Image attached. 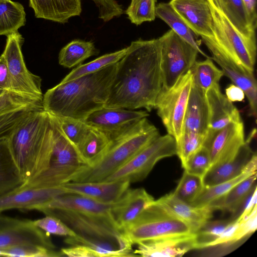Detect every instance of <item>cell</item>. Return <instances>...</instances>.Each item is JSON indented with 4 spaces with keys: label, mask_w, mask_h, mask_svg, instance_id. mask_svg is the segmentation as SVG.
<instances>
[{
    "label": "cell",
    "mask_w": 257,
    "mask_h": 257,
    "mask_svg": "<svg viewBox=\"0 0 257 257\" xmlns=\"http://www.w3.org/2000/svg\"><path fill=\"white\" fill-rule=\"evenodd\" d=\"M257 156L255 153L249 161L247 168L239 175L227 181L207 187H204L190 204L197 207L208 206L210 203L221 197L234 186L247 177L256 173Z\"/></svg>",
    "instance_id": "31"
},
{
    "label": "cell",
    "mask_w": 257,
    "mask_h": 257,
    "mask_svg": "<svg viewBox=\"0 0 257 257\" xmlns=\"http://www.w3.org/2000/svg\"><path fill=\"white\" fill-rule=\"evenodd\" d=\"M98 11V18L107 22L124 14L123 6L116 0H92Z\"/></svg>",
    "instance_id": "47"
},
{
    "label": "cell",
    "mask_w": 257,
    "mask_h": 257,
    "mask_svg": "<svg viewBox=\"0 0 257 257\" xmlns=\"http://www.w3.org/2000/svg\"><path fill=\"white\" fill-rule=\"evenodd\" d=\"M201 38L211 54L212 59L221 67L224 75L244 91L248 101L250 114L256 119L257 85L253 73L237 64L206 38Z\"/></svg>",
    "instance_id": "15"
},
{
    "label": "cell",
    "mask_w": 257,
    "mask_h": 257,
    "mask_svg": "<svg viewBox=\"0 0 257 257\" xmlns=\"http://www.w3.org/2000/svg\"><path fill=\"white\" fill-rule=\"evenodd\" d=\"M190 70L193 83L205 93L215 84H219L224 75L223 71L215 65L210 58L196 62Z\"/></svg>",
    "instance_id": "36"
},
{
    "label": "cell",
    "mask_w": 257,
    "mask_h": 257,
    "mask_svg": "<svg viewBox=\"0 0 257 257\" xmlns=\"http://www.w3.org/2000/svg\"><path fill=\"white\" fill-rule=\"evenodd\" d=\"M2 55L7 67L11 90L33 99L43 101L41 78L27 69L22 52L24 42L18 32L8 35Z\"/></svg>",
    "instance_id": "10"
},
{
    "label": "cell",
    "mask_w": 257,
    "mask_h": 257,
    "mask_svg": "<svg viewBox=\"0 0 257 257\" xmlns=\"http://www.w3.org/2000/svg\"><path fill=\"white\" fill-rule=\"evenodd\" d=\"M3 256L23 257H55L64 256L61 251L34 245L13 246L1 249Z\"/></svg>",
    "instance_id": "44"
},
{
    "label": "cell",
    "mask_w": 257,
    "mask_h": 257,
    "mask_svg": "<svg viewBox=\"0 0 257 257\" xmlns=\"http://www.w3.org/2000/svg\"><path fill=\"white\" fill-rule=\"evenodd\" d=\"M8 139L25 184L46 171L53 143L51 119L48 112L43 109L32 111Z\"/></svg>",
    "instance_id": "3"
},
{
    "label": "cell",
    "mask_w": 257,
    "mask_h": 257,
    "mask_svg": "<svg viewBox=\"0 0 257 257\" xmlns=\"http://www.w3.org/2000/svg\"><path fill=\"white\" fill-rule=\"evenodd\" d=\"M174 155H176L174 138L169 134L160 135L103 181L123 180L134 183L142 181L158 161Z\"/></svg>",
    "instance_id": "11"
},
{
    "label": "cell",
    "mask_w": 257,
    "mask_h": 257,
    "mask_svg": "<svg viewBox=\"0 0 257 257\" xmlns=\"http://www.w3.org/2000/svg\"><path fill=\"white\" fill-rule=\"evenodd\" d=\"M149 115L146 111L103 107L90 113L83 121L109 135Z\"/></svg>",
    "instance_id": "19"
},
{
    "label": "cell",
    "mask_w": 257,
    "mask_h": 257,
    "mask_svg": "<svg viewBox=\"0 0 257 257\" xmlns=\"http://www.w3.org/2000/svg\"><path fill=\"white\" fill-rule=\"evenodd\" d=\"M242 1L252 24L256 28V0H242Z\"/></svg>",
    "instance_id": "50"
},
{
    "label": "cell",
    "mask_w": 257,
    "mask_h": 257,
    "mask_svg": "<svg viewBox=\"0 0 257 257\" xmlns=\"http://www.w3.org/2000/svg\"><path fill=\"white\" fill-rule=\"evenodd\" d=\"M155 202L172 215L190 226L194 233L212 216L214 210L209 205L197 207L177 198L173 192L167 194Z\"/></svg>",
    "instance_id": "23"
},
{
    "label": "cell",
    "mask_w": 257,
    "mask_h": 257,
    "mask_svg": "<svg viewBox=\"0 0 257 257\" xmlns=\"http://www.w3.org/2000/svg\"><path fill=\"white\" fill-rule=\"evenodd\" d=\"M245 143L244 124L241 120L207 133L203 146L208 150L213 166L233 160Z\"/></svg>",
    "instance_id": "14"
},
{
    "label": "cell",
    "mask_w": 257,
    "mask_h": 257,
    "mask_svg": "<svg viewBox=\"0 0 257 257\" xmlns=\"http://www.w3.org/2000/svg\"><path fill=\"white\" fill-rule=\"evenodd\" d=\"M43 109L37 106H24L0 114V140L8 138L18 124L30 112Z\"/></svg>",
    "instance_id": "42"
},
{
    "label": "cell",
    "mask_w": 257,
    "mask_h": 257,
    "mask_svg": "<svg viewBox=\"0 0 257 257\" xmlns=\"http://www.w3.org/2000/svg\"><path fill=\"white\" fill-rule=\"evenodd\" d=\"M25 22L26 13L22 4L11 0L0 2V35L18 32Z\"/></svg>",
    "instance_id": "35"
},
{
    "label": "cell",
    "mask_w": 257,
    "mask_h": 257,
    "mask_svg": "<svg viewBox=\"0 0 257 257\" xmlns=\"http://www.w3.org/2000/svg\"><path fill=\"white\" fill-rule=\"evenodd\" d=\"M26 245L56 249L50 234L35 226L32 220L19 219L0 213V249Z\"/></svg>",
    "instance_id": "13"
},
{
    "label": "cell",
    "mask_w": 257,
    "mask_h": 257,
    "mask_svg": "<svg viewBox=\"0 0 257 257\" xmlns=\"http://www.w3.org/2000/svg\"><path fill=\"white\" fill-rule=\"evenodd\" d=\"M223 13L244 36L255 39L256 27L252 24L242 0H217Z\"/></svg>",
    "instance_id": "33"
},
{
    "label": "cell",
    "mask_w": 257,
    "mask_h": 257,
    "mask_svg": "<svg viewBox=\"0 0 257 257\" xmlns=\"http://www.w3.org/2000/svg\"><path fill=\"white\" fill-rule=\"evenodd\" d=\"M213 19V36L205 37L246 70L253 73L256 56V38L241 34L223 13L217 0H207Z\"/></svg>",
    "instance_id": "7"
},
{
    "label": "cell",
    "mask_w": 257,
    "mask_h": 257,
    "mask_svg": "<svg viewBox=\"0 0 257 257\" xmlns=\"http://www.w3.org/2000/svg\"><path fill=\"white\" fill-rule=\"evenodd\" d=\"M137 244L134 254L144 257H180L197 247L195 233L147 240Z\"/></svg>",
    "instance_id": "20"
},
{
    "label": "cell",
    "mask_w": 257,
    "mask_h": 257,
    "mask_svg": "<svg viewBox=\"0 0 257 257\" xmlns=\"http://www.w3.org/2000/svg\"><path fill=\"white\" fill-rule=\"evenodd\" d=\"M206 137V135L199 133L183 132L176 141V155L182 167L192 155L203 147Z\"/></svg>",
    "instance_id": "38"
},
{
    "label": "cell",
    "mask_w": 257,
    "mask_h": 257,
    "mask_svg": "<svg viewBox=\"0 0 257 257\" xmlns=\"http://www.w3.org/2000/svg\"><path fill=\"white\" fill-rule=\"evenodd\" d=\"M211 166L209 153L203 146L188 159L182 168L184 171L202 178Z\"/></svg>",
    "instance_id": "45"
},
{
    "label": "cell",
    "mask_w": 257,
    "mask_h": 257,
    "mask_svg": "<svg viewBox=\"0 0 257 257\" xmlns=\"http://www.w3.org/2000/svg\"><path fill=\"white\" fill-rule=\"evenodd\" d=\"M127 47L115 52L104 54L95 60L80 65L73 69L61 82L72 80L87 74L96 72L105 67L118 62L125 54Z\"/></svg>",
    "instance_id": "37"
},
{
    "label": "cell",
    "mask_w": 257,
    "mask_h": 257,
    "mask_svg": "<svg viewBox=\"0 0 257 257\" xmlns=\"http://www.w3.org/2000/svg\"><path fill=\"white\" fill-rule=\"evenodd\" d=\"M117 63L72 80L60 82L43 95L44 110L59 117L83 121L105 106Z\"/></svg>",
    "instance_id": "2"
},
{
    "label": "cell",
    "mask_w": 257,
    "mask_h": 257,
    "mask_svg": "<svg viewBox=\"0 0 257 257\" xmlns=\"http://www.w3.org/2000/svg\"><path fill=\"white\" fill-rule=\"evenodd\" d=\"M254 153L249 143L245 141L233 160L210 168L202 178L204 187L227 181L239 175L247 168Z\"/></svg>",
    "instance_id": "24"
},
{
    "label": "cell",
    "mask_w": 257,
    "mask_h": 257,
    "mask_svg": "<svg viewBox=\"0 0 257 257\" xmlns=\"http://www.w3.org/2000/svg\"><path fill=\"white\" fill-rule=\"evenodd\" d=\"M157 0H131L124 11L127 18L132 24L139 26L145 22H152L156 18Z\"/></svg>",
    "instance_id": "39"
},
{
    "label": "cell",
    "mask_w": 257,
    "mask_h": 257,
    "mask_svg": "<svg viewBox=\"0 0 257 257\" xmlns=\"http://www.w3.org/2000/svg\"><path fill=\"white\" fill-rule=\"evenodd\" d=\"M55 117L64 135L75 147L84 139L91 127L82 120Z\"/></svg>",
    "instance_id": "43"
},
{
    "label": "cell",
    "mask_w": 257,
    "mask_h": 257,
    "mask_svg": "<svg viewBox=\"0 0 257 257\" xmlns=\"http://www.w3.org/2000/svg\"><path fill=\"white\" fill-rule=\"evenodd\" d=\"M159 136L147 117L108 135L110 145L102 159L92 166L82 165L70 182L103 181Z\"/></svg>",
    "instance_id": "4"
},
{
    "label": "cell",
    "mask_w": 257,
    "mask_h": 257,
    "mask_svg": "<svg viewBox=\"0 0 257 257\" xmlns=\"http://www.w3.org/2000/svg\"><path fill=\"white\" fill-rule=\"evenodd\" d=\"M193 76L191 70L179 77L168 89L162 88L157 96L154 109L161 119L168 134L177 140L183 132L184 119Z\"/></svg>",
    "instance_id": "9"
},
{
    "label": "cell",
    "mask_w": 257,
    "mask_h": 257,
    "mask_svg": "<svg viewBox=\"0 0 257 257\" xmlns=\"http://www.w3.org/2000/svg\"><path fill=\"white\" fill-rule=\"evenodd\" d=\"M13 92L9 82L7 67L4 58L0 56V98L6 94Z\"/></svg>",
    "instance_id": "48"
},
{
    "label": "cell",
    "mask_w": 257,
    "mask_h": 257,
    "mask_svg": "<svg viewBox=\"0 0 257 257\" xmlns=\"http://www.w3.org/2000/svg\"><path fill=\"white\" fill-rule=\"evenodd\" d=\"M159 38L161 43L162 88L168 89L191 69L199 52L171 29Z\"/></svg>",
    "instance_id": "12"
},
{
    "label": "cell",
    "mask_w": 257,
    "mask_h": 257,
    "mask_svg": "<svg viewBox=\"0 0 257 257\" xmlns=\"http://www.w3.org/2000/svg\"><path fill=\"white\" fill-rule=\"evenodd\" d=\"M154 200L143 188H128L116 202L112 204L111 217L118 229L123 231Z\"/></svg>",
    "instance_id": "16"
},
{
    "label": "cell",
    "mask_w": 257,
    "mask_h": 257,
    "mask_svg": "<svg viewBox=\"0 0 257 257\" xmlns=\"http://www.w3.org/2000/svg\"><path fill=\"white\" fill-rule=\"evenodd\" d=\"M209 111L207 133L217 131L232 122L241 120L239 111L216 84L205 93Z\"/></svg>",
    "instance_id": "22"
},
{
    "label": "cell",
    "mask_w": 257,
    "mask_h": 257,
    "mask_svg": "<svg viewBox=\"0 0 257 257\" xmlns=\"http://www.w3.org/2000/svg\"><path fill=\"white\" fill-rule=\"evenodd\" d=\"M50 115L53 143L48 167L20 189L59 186L70 182L72 176L83 165L76 147L64 135L56 117Z\"/></svg>",
    "instance_id": "5"
},
{
    "label": "cell",
    "mask_w": 257,
    "mask_h": 257,
    "mask_svg": "<svg viewBox=\"0 0 257 257\" xmlns=\"http://www.w3.org/2000/svg\"><path fill=\"white\" fill-rule=\"evenodd\" d=\"M0 256H3V251L1 249H0Z\"/></svg>",
    "instance_id": "51"
},
{
    "label": "cell",
    "mask_w": 257,
    "mask_h": 257,
    "mask_svg": "<svg viewBox=\"0 0 257 257\" xmlns=\"http://www.w3.org/2000/svg\"><path fill=\"white\" fill-rule=\"evenodd\" d=\"M130 184L127 180H118L95 182H69L59 186L67 193L83 195L103 203L112 204L122 196Z\"/></svg>",
    "instance_id": "21"
},
{
    "label": "cell",
    "mask_w": 257,
    "mask_h": 257,
    "mask_svg": "<svg viewBox=\"0 0 257 257\" xmlns=\"http://www.w3.org/2000/svg\"><path fill=\"white\" fill-rule=\"evenodd\" d=\"M159 38L133 41L117 62L104 107L151 111L162 87Z\"/></svg>",
    "instance_id": "1"
},
{
    "label": "cell",
    "mask_w": 257,
    "mask_h": 257,
    "mask_svg": "<svg viewBox=\"0 0 257 257\" xmlns=\"http://www.w3.org/2000/svg\"><path fill=\"white\" fill-rule=\"evenodd\" d=\"M208 122L209 111L205 92L193 83L184 116L183 132L207 135Z\"/></svg>",
    "instance_id": "27"
},
{
    "label": "cell",
    "mask_w": 257,
    "mask_h": 257,
    "mask_svg": "<svg viewBox=\"0 0 257 257\" xmlns=\"http://www.w3.org/2000/svg\"><path fill=\"white\" fill-rule=\"evenodd\" d=\"M169 3L196 36H213V16L207 0H171Z\"/></svg>",
    "instance_id": "17"
},
{
    "label": "cell",
    "mask_w": 257,
    "mask_h": 257,
    "mask_svg": "<svg viewBox=\"0 0 257 257\" xmlns=\"http://www.w3.org/2000/svg\"><path fill=\"white\" fill-rule=\"evenodd\" d=\"M122 232L132 245L147 240L194 233L189 225L170 214L155 200Z\"/></svg>",
    "instance_id": "8"
},
{
    "label": "cell",
    "mask_w": 257,
    "mask_h": 257,
    "mask_svg": "<svg viewBox=\"0 0 257 257\" xmlns=\"http://www.w3.org/2000/svg\"><path fill=\"white\" fill-rule=\"evenodd\" d=\"M99 53L91 41L75 39L63 47L59 52L58 61L60 65L68 68L74 67L89 57Z\"/></svg>",
    "instance_id": "34"
},
{
    "label": "cell",
    "mask_w": 257,
    "mask_h": 257,
    "mask_svg": "<svg viewBox=\"0 0 257 257\" xmlns=\"http://www.w3.org/2000/svg\"><path fill=\"white\" fill-rule=\"evenodd\" d=\"M112 204L101 203L80 194L66 193L40 207L37 210L40 211L45 208L59 209L111 217Z\"/></svg>",
    "instance_id": "26"
},
{
    "label": "cell",
    "mask_w": 257,
    "mask_h": 257,
    "mask_svg": "<svg viewBox=\"0 0 257 257\" xmlns=\"http://www.w3.org/2000/svg\"><path fill=\"white\" fill-rule=\"evenodd\" d=\"M37 18L64 24L82 12L81 0H29Z\"/></svg>",
    "instance_id": "25"
},
{
    "label": "cell",
    "mask_w": 257,
    "mask_h": 257,
    "mask_svg": "<svg viewBox=\"0 0 257 257\" xmlns=\"http://www.w3.org/2000/svg\"><path fill=\"white\" fill-rule=\"evenodd\" d=\"M229 220L210 221L204 223L195 232L196 249L208 248L222 233L230 222Z\"/></svg>",
    "instance_id": "41"
},
{
    "label": "cell",
    "mask_w": 257,
    "mask_h": 257,
    "mask_svg": "<svg viewBox=\"0 0 257 257\" xmlns=\"http://www.w3.org/2000/svg\"><path fill=\"white\" fill-rule=\"evenodd\" d=\"M4 1H8V0H0V2Z\"/></svg>",
    "instance_id": "52"
},
{
    "label": "cell",
    "mask_w": 257,
    "mask_h": 257,
    "mask_svg": "<svg viewBox=\"0 0 257 257\" xmlns=\"http://www.w3.org/2000/svg\"><path fill=\"white\" fill-rule=\"evenodd\" d=\"M110 145V140L106 133L91 127L76 148L83 165L92 166L102 159Z\"/></svg>",
    "instance_id": "29"
},
{
    "label": "cell",
    "mask_w": 257,
    "mask_h": 257,
    "mask_svg": "<svg viewBox=\"0 0 257 257\" xmlns=\"http://www.w3.org/2000/svg\"><path fill=\"white\" fill-rule=\"evenodd\" d=\"M226 97L232 102L242 101L244 98V91L234 84H230L225 89Z\"/></svg>",
    "instance_id": "49"
},
{
    "label": "cell",
    "mask_w": 257,
    "mask_h": 257,
    "mask_svg": "<svg viewBox=\"0 0 257 257\" xmlns=\"http://www.w3.org/2000/svg\"><path fill=\"white\" fill-rule=\"evenodd\" d=\"M67 193L62 187L23 188L0 196V213L10 209L37 210Z\"/></svg>",
    "instance_id": "18"
},
{
    "label": "cell",
    "mask_w": 257,
    "mask_h": 257,
    "mask_svg": "<svg viewBox=\"0 0 257 257\" xmlns=\"http://www.w3.org/2000/svg\"><path fill=\"white\" fill-rule=\"evenodd\" d=\"M40 211L61 219L77 235L93 241L115 245L131 253L132 245L122 231L115 225L112 218L75 211L45 208Z\"/></svg>",
    "instance_id": "6"
},
{
    "label": "cell",
    "mask_w": 257,
    "mask_h": 257,
    "mask_svg": "<svg viewBox=\"0 0 257 257\" xmlns=\"http://www.w3.org/2000/svg\"><path fill=\"white\" fill-rule=\"evenodd\" d=\"M8 138L0 140V196L16 191L25 184Z\"/></svg>",
    "instance_id": "28"
},
{
    "label": "cell",
    "mask_w": 257,
    "mask_h": 257,
    "mask_svg": "<svg viewBox=\"0 0 257 257\" xmlns=\"http://www.w3.org/2000/svg\"><path fill=\"white\" fill-rule=\"evenodd\" d=\"M256 177L255 173L247 177L208 205L214 211L220 210L235 214L242 208L248 196L256 187Z\"/></svg>",
    "instance_id": "30"
},
{
    "label": "cell",
    "mask_w": 257,
    "mask_h": 257,
    "mask_svg": "<svg viewBox=\"0 0 257 257\" xmlns=\"http://www.w3.org/2000/svg\"><path fill=\"white\" fill-rule=\"evenodd\" d=\"M34 224L49 234L67 237L75 236L77 234L59 218L52 215L33 221Z\"/></svg>",
    "instance_id": "46"
},
{
    "label": "cell",
    "mask_w": 257,
    "mask_h": 257,
    "mask_svg": "<svg viewBox=\"0 0 257 257\" xmlns=\"http://www.w3.org/2000/svg\"><path fill=\"white\" fill-rule=\"evenodd\" d=\"M203 188L202 178L184 171L173 193L180 200L190 204Z\"/></svg>",
    "instance_id": "40"
},
{
    "label": "cell",
    "mask_w": 257,
    "mask_h": 257,
    "mask_svg": "<svg viewBox=\"0 0 257 257\" xmlns=\"http://www.w3.org/2000/svg\"><path fill=\"white\" fill-rule=\"evenodd\" d=\"M156 17L165 22L176 34L195 48L199 53L209 58L200 48V41L170 3H160L156 5Z\"/></svg>",
    "instance_id": "32"
}]
</instances>
